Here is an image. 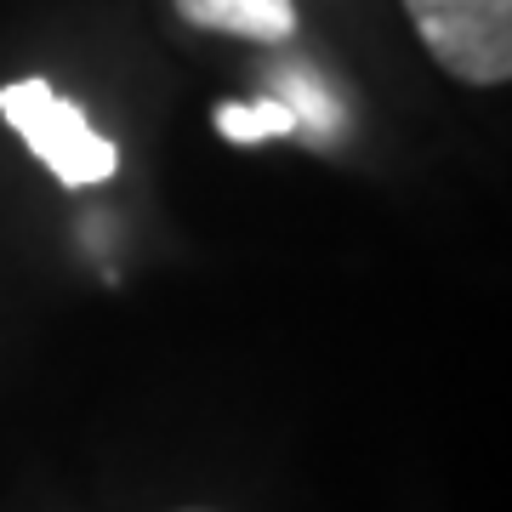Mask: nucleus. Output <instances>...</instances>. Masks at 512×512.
Here are the masks:
<instances>
[{
  "mask_svg": "<svg viewBox=\"0 0 512 512\" xmlns=\"http://www.w3.org/2000/svg\"><path fill=\"white\" fill-rule=\"evenodd\" d=\"M217 131L228 143H274V137H302V120L285 97H256V103H222L217 114Z\"/></svg>",
  "mask_w": 512,
  "mask_h": 512,
  "instance_id": "nucleus-4",
  "label": "nucleus"
},
{
  "mask_svg": "<svg viewBox=\"0 0 512 512\" xmlns=\"http://www.w3.org/2000/svg\"><path fill=\"white\" fill-rule=\"evenodd\" d=\"M177 18L194 29H211V35L285 46L296 35V0H177Z\"/></svg>",
  "mask_w": 512,
  "mask_h": 512,
  "instance_id": "nucleus-3",
  "label": "nucleus"
},
{
  "mask_svg": "<svg viewBox=\"0 0 512 512\" xmlns=\"http://www.w3.org/2000/svg\"><path fill=\"white\" fill-rule=\"evenodd\" d=\"M427 57L461 86L512 80V0H404Z\"/></svg>",
  "mask_w": 512,
  "mask_h": 512,
  "instance_id": "nucleus-2",
  "label": "nucleus"
},
{
  "mask_svg": "<svg viewBox=\"0 0 512 512\" xmlns=\"http://www.w3.org/2000/svg\"><path fill=\"white\" fill-rule=\"evenodd\" d=\"M0 120L23 137V148L52 171L63 188H97L120 171V148L86 120L80 103L57 97L46 80H12L0 86Z\"/></svg>",
  "mask_w": 512,
  "mask_h": 512,
  "instance_id": "nucleus-1",
  "label": "nucleus"
}]
</instances>
